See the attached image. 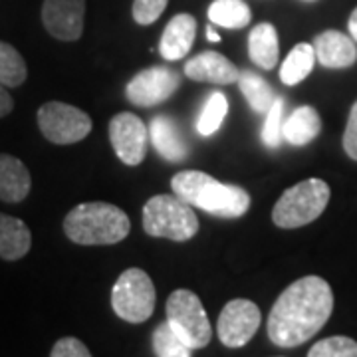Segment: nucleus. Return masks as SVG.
Listing matches in <instances>:
<instances>
[{
  "instance_id": "f257e3e1",
  "label": "nucleus",
  "mask_w": 357,
  "mask_h": 357,
  "mask_svg": "<svg viewBox=\"0 0 357 357\" xmlns=\"http://www.w3.org/2000/svg\"><path fill=\"white\" fill-rule=\"evenodd\" d=\"M332 312V286L319 276H304L274 302L268 316V337L278 347L306 344L326 326Z\"/></svg>"
},
{
  "instance_id": "f03ea898",
  "label": "nucleus",
  "mask_w": 357,
  "mask_h": 357,
  "mask_svg": "<svg viewBox=\"0 0 357 357\" xmlns=\"http://www.w3.org/2000/svg\"><path fill=\"white\" fill-rule=\"evenodd\" d=\"M171 189L185 203L218 218H238L250 208V195L243 187L220 183L203 171H181L171 178Z\"/></svg>"
},
{
  "instance_id": "7ed1b4c3",
  "label": "nucleus",
  "mask_w": 357,
  "mask_h": 357,
  "mask_svg": "<svg viewBox=\"0 0 357 357\" xmlns=\"http://www.w3.org/2000/svg\"><path fill=\"white\" fill-rule=\"evenodd\" d=\"M131 230L126 211L112 203H82L64 218V232L82 246H109L121 243Z\"/></svg>"
},
{
  "instance_id": "20e7f679",
  "label": "nucleus",
  "mask_w": 357,
  "mask_h": 357,
  "mask_svg": "<svg viewBox=\"0 0 357 357\" xmlns=\"http://www.w3.org/2000/svg\"><path fill=\"white\" fill-rule=\"evenodd\" d=\"M143 230L155 238L185 243L199 232V218L191 204L175 192L155 195L143 206Z\"/></svg>"
},
{
  "instance_id": "39448f33",
  "label": "nucleus",
  "mask_w": 357,
  "mask_h": 357,
  "mask_svg": "<svg viewBox=\"0 0 357 357\" xmlns=\"http://www.w3.org/2000/svg\"><path fill=\"white\" fill-rule=\"evenodd\" d=\"M330 185L321 178H306L282 192L272 208L278 229H300L321 217L330 203Z\"/></svg>"
},
{
  "instance_id": "423d86ee",
  "label": "nucleus",
  "mask_w": 357,
  "mask_h": 357,
  "mask_svg": "<svg viewBox=\"0 0 357 357\" xmlns=\"http://www.w3.org/2000/svg\"><path fill=\"white\" fill-rule=\"evenodd\" d=\"M153 280L141 268H128L119 274L112 290L114 312L129 324H143L153 316L155 310Z\"/></svg>"
},
{
  "instance_id": "0eeeda50",
  "label": "nucleus",
  "mask_w": 357,
  "mask_h": 357,
  "mask_svg": "<svg viewBox=\"0 0 357 357\" xmlns=\"http://www.w3.org/2000/svg\"><path fill=\"white\" fill-rule=\"evenodd\" d=\"M167 321L191 349H203L211 344V321L201 298L191 290L181 288L167 298Z\"/></svg>"
},
{
  "instance_id": "6e6552de",
  "label": "nucleus",
  "mask_w": 357,
  "mask_h": 357,
  "mask_svg": "<svg viewBox=\"0 0 357 357\" xmlns=\"http://www.w3.org/2000/svg\"><path fill=\"white\" fill-rule=\"evenodd\" d=\"M38 128L50 143L72 145L88 137L91 131V117L76 105L48 102L38 109Z\"/></svg>"
},
{
  "instance_id": "1a4fd4ad",
  "label": "nucleus",
  "mask_w": 357,
  "mask_h": 357,
  "mask_svg": "<svg viewBox=\"0 0 357 357\" xmlns=\"http://www.w3.org/2000/svg\"><path fill=\"white\" fill-rule=\"evenodd\" d=\"M260 321H262V314L255 302L244 298L230 300L218 316V340L227 347H243L255 337V333L260 328Z\"/></svg>"
},
{
  "instance_id": "9d476101",
  "label": "nucleus",
  "mask_w": 357,
  "mask_h": 357,
  "mask_svg": "<svg viewBox=\"0 0 357 357\" xmlns=\"http://www.w3.org/2000/svg\"><path fill=\"white\" fill-rule=\"evenodd\" d=\"M181 77L167 66H151L129 79L126 86V98L133 105L153 107L169 100L178 89Z\"/></svg>"
},
{
  "instance_id": "9b49d317",
  "label": "nucleus",
  "mask_w": 357,
  "mask_h": 357,
  "mask_svg": "<svg viewBox=\"0 0 357 357\" xmlns=\"http://www.w3.org/2000/svg\"><path fill=\"white\" fill-rule=\"evenodd\" d=\"M147 139L149 131L139 115L121 112L112 117L109 141L121 163L129 167L139 165L147 155Z\"/></svg>"
},
{
  "instance_id": "f8f14e48",
  "label": "nucleus",
  "mask_w": 357,
  "mask_h": 357,
  "mask_svg": "<svg viewBox=\"0 0 357 357\" xmlns=\"http://www.w3.org/2000/svg\"><path fill=\"white\" fill-rule=\"evenodd\" d=\"M86 0H44L42 22L50 36L62 42H76L84 34Z\"/></svg>"
},
{
  "instance_id": "ddd939ff",
  "label": "nucleus",
  "mask_w": 357,
  "mask_h": 357,
  "mask_svg": "<svg viewBox=\"0 0 357 357\" xmlns=\"http://www.w3.org/2000/svg\"><path fill=\"white\" fill-rule=\"evenodd\" d=\"M238 74L241 72L236 70V66L215 50L201 52L185 64V76L195 82L229 86L238 79Z\"/></svg>"
},
{
  "instance_id": "4468645a",
  "label": "nucleus",
  "mask_w": 357,
  "mask_h": 357,
  "mask_svg": "<svg viewBox=\"0 0 357 357\" xmlns=\"http://www.w3.org/2000/svg\"><path fill=\"white\" fill-rule=\"evenodd\" d=\"M312 46H314V52H316V60L324 68L344 70V68L356 64V40L351 36H345L344 32L326 30V32H321L314 38Z\"/></svg>"
},
{
  "instance_id": "2eb2a0df",
  "label": "nucleus",
  "mask_w": 357,
  "mask_h": 357,
  "mask_svg": "<svg viewBox=\"0 0 357 357\" xmlns=\"http://www.w3.org/2000/svg\"><path fill=\"white\" fill-rule=\"evenodd\" d=\"M197 36V20L191 14H177L165 26L159 40V54L167 62H175L185 58L192 48Z\"/></svg>"
},
{
  "instance_id": "dca6fc26",
  "label": "nucleus",
  "mask_w": 357,
  "mask_h": 357,
  "mask_svg": "<svg viewBox=\"0 0 357 357\" xmlns=\"http://www.w3.org/2000/svg\"><path fill=\"white\" fill-rule=\"evenodd\" d=\"M149 137L153 143L155 151L161 155L165 161L181 163L189 155V145L183 137L178 126L167 115H157L151 119L149 126Z\"/></svg>"
},
{
  "instance_id": "f3484780",
  "label": "nucleus",
  "mask_w": 357,
  "mask_h": 357,
  "mask_svg": "<svg viewBox=\"0 0 357 357\" xmlns=\"http://www.w3.org/2000/svg\"><path fill=\"white\" fill-rule=\"evenodd\" d=\"M32 189V177L28 167L13 155L0 153V201L20 203Z\"/></svg>"
},
{
  "instance_id": "a211bd4d",
  "label": "nucleus",
  "mask_w": 357,
  "mask_h": 357,
  "mask_svg": "<svg viewBox=\"0 0 357 357\" xmlns=\"http://www.w3.org/2000/svg\"><path fill=\"white\" fill-rule=\"evenodd\" d=\"M321 131L319 114L312 105H300L284 119L282 137L294 147H304L316 139Z\"/></svg>"
},
{
  "instance_id": "6ab92c4d",
  "label": "nucleus",
  "mask_w": 357,
  "mask_h": 357,
  "mask_svg": "<svg viewBox=\"0 0 357 357\" xmlns=\"http://www.w3.org/2000/svg\"><path fill=\"white\" fill-rule=\"evenodd\" d=\"M30 246L32 232L24 220L0 213V258L8 262L20 260L30 252Z\"/></svg>"
},
{
  "instance_id": "aec40b11",
  "label": "nucleus",
  "mask_w": 357,
  "mask_h": 357,
  "mask_svg": "<svg viewBox=\"0 0 357 357\" xmlns=\"http://www.w3.org/2000/svg\"><path fill=\"white\" fill-rule=\"evenodd\" d=\"M248 56L262 70H272L278 64L280 58V44H278V32L268 22L256 24L248 34Z\"/></svg>"
},
{
  "instance_id": "412c9836",
  "label": "nucleus",
  "mask_w": 357,
  "mask_h": 357,
  "mask_svg": "<svg viewBox=\"0 0 357 357\" xmlns=\"http://www.w3.org/2000/svg\"><path fill=\"white\" fill-rule=\"evenodd\" d=\"M316 64V52L312 44H296L280 66V79L286 86H296L304 82Z\"/></svg>"
},
{
  "instance_id": "4be33fe9",
  "label": "nucleus",
  "mask_w": 357,
  "mask_h": 357,
  "mask_svg": "<svg viewBox=\"0 0 357 357\" xmlns=\"http://www.w3.org/2000/svg\"><path fill=\"white\" fill-rule=\"evenodd\" d=\"M238 88L243 91L246 103L255 109L256 114L266 115L270 105L276 100L274 89L268 86V82L262 76H258L252 70H244L238 74Z\"/></svg>"
},
{
  "instance_id": "5701e85b",
  "label": "nucleus",
  "mask_w": 357,
  "mask_h": 357,
  "mask_svg": "<svg viewBox=\"0 0 357 357\" xmlns=\"http://www.w3.org/2000/svg\"><path fill=\"white\" fill-rule=\"evenodd\" d=\"M208 20L215 26L238 30L250 24L252 10L243 0H215L208 6Z\"/></svg>"
},
{
  "instance_id": "b1692460",
  "label": "nucleus",
  "mask_w": 357,
  "mask_h": 357,
  "mask_svg": "<svg viewBox=\"0 0 357 357\" xmlns=\"http://www.w3.org/2000/svg\"><path fill=\"white\" fill-rule=\"evenodd\" d=\"M227 114H229V100H227V96L220 93V91H213L206 98L203 109L199 114V119H197V131H199V135L208 137V135L217 133L220 126L225 123Z\"/></svg>"
},
{
  "instance_id": "393cba45",
  "label": "nucleus",
  "mask_w": 357,
  "mask_h": 357,
  "mask_svg": "<svg viewBox=\"0 0 357 357\" xmlns=\"http://www.w3.org/2000/svg\"><path fill=\"white\" fill-rule=\"evenodd\" d=\"M28 77L24 58L14 46L0 42V84L4 88H18Z\"/></svg>"
},
{
  "instance_id": "a878e982",
  "label": "nucleus",
  "mask_w": 357,
  "mask_h": 357,
  "mask_svg": "<svg viewBox=\"0 0 357 357\" xmlns=\"http://www.w3.org/2000/svg\"><path fill=\"white\" fill-rule=\"evenodd\" d=\"M153 351L157 357H191V347L185 344L169 321H163L153 332Z\"/></svg>"
},
{
  "instance_id": "bb28decb",
  "label": "nucleus",
  "mask_w": 357,
  "mask_h": 357,
  "mask_svg": "<svg viewBox=\"0 0 357 357\" xmlns=\"http://www.w3.org/2000/svg\"><path fill=\"white\" fill-rule=\"evenodd\" d=\"M284 112H286V102L282 98H276L274 103L270 105V109L266 112V119H264V126H262V143L270 149L280 147L282 141H284V137H282Z\"/></svg>"
},
{
  "instance_id": "cd10ccee",
  "label": "nucleus",
  "mask_w": 357,
  "mask_h": 357,
  "mask_svg": "<svg viewBox=\"0 0 357 357\" xmlns=\"http://www.w3.org/2000/svg\"><path fill=\"white\" fill-rule=\"evenodd\" d=\"M307 357H357V342L345 335L326 337L310 349Z\"/></svg>"
},
{
  "instance_id": "c85d7f7f",
  "label": "nucleus",
  "mask_w": 357,
  "mask_h": 357,
  "mask_svg": "<svg viewBox=\"0 0 357 357\" xmlns=\"http://www.w3.org/2000/svg\"><path fill=\"white\" fill-rule=\"evenodd\" d=\"M169 0H133V20L141 26L153 24L165 13Z\"/></svg>"
},
{
  "instance_id": "c756f323",
  "label": "nucleus",
  "mask_w": 357,
  "mask_h": 357,
  "mask_svg": "<svg viewBox=\"0 0 357 357\" xmlns=\"http://www.w3.org/2000/svg\"><path fill=\"white\" fill-rule=\"evenodd\" d=\"M50 357H91V354L77 337H62L54 344Z\"/></svg>"
},
{
  "instance_id": "7c9ffc66",
  "label": "nucleus",
  "mask_w": 357,
  "mask_h": 357,
  "mask_svg": "<svg viewBox=\"0 0 357 357\" xmlns=\"http://www.w3.org/2000/svg\"><path fill=\"white\" fill-rule=\"evenodd\" d=\"M344 151L357 161V102L354 103L344 131Z\"/></svg>"
},
{
  "instance_id": "2f4dec72",
  "label": "nucleus",
  "mask_w": 357,
  "mask_h": 357,
  "mask_svg": "<svg viewBox=\"0 0 357 357\" xmlns=\"http://www.w3.org/2000/svg\"><path fill=\"white\" fill-rule=\"evenodd\" d=\"M13 107H14V102H13V98H10V93H8V89L0 84V119H2L4 115L10 114V112H13Z\"/></svg>"
},
{
  "instance_id": "473e14b6",
  "label": "nucleus",
  "mask_w": 357,
  "mask_h": 357,
  "mask_svg": "<svg viewBox=\"0 0 357 357\" xmlns=\"http://www.w3.org/2000/svg\"><path fill=\"white\" fill-rule=\"evenodd\" d=\"M347 28H349V36L357 42V8L351 13L349 20H347Z\"/></svg>"
},
{
  "instance_id": "72a5a7b5",
  "label": "nucleus",
  "mask_w": 357,
  "mask_h": 357,
  "mask_svg": "<svg viewBox=\"0 0 357 357\" xmlns=\"http://www.w3.org/2000/svg\"><path fill=\"white\" fill-rule=\"evenodd\" d=\"M206 40H208V42H220V34L215 30V24H213V22L206 26Z\"/></svg>"
}]
</instances>
